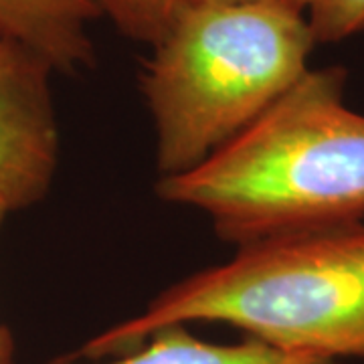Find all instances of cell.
I'll use <instances>...</instances> for the list:
<instances>
[{"mask_svg":"<svg viewBox=\"0 0 364 364\" xmlns=\"http://www.w3.org/2000/svg\"><path fill=\"white\" fill-rule=\"evenodd\" d=\"M342 67L308 69L253 124L156 195L205 213L237 247L364 219V116Z\"/></svg>","mask_w":364,"mask_h":364,"instance_id":"1","label":"cell"},{"mask_svg":"<svg viewBox=\"0 0 364 364\" xmlns=\"http://www.w3.org/2000/svg\"><path fill=\"white\" fill-rule=\"evenodd\" d=\"M217 322L275 348L364 360V223L279 235L172 284L146 310L87 340L75 358H114L154 332Z\"/></svg>","mask_w":364,"mask_h":364,"instance_id":"2","label":"cell"},{"mask_svg":"<svg viewBox=\"0 0 364 364\" xmlns=\"http://www.w3.org/2000/svg\"><path fill=\"white\" fill-rule=\"evenodd\" d=\"M318 45L291 0L184 2L140 75L158 176L205 162L279 100Z\"/></svg>","mask_w":364,"mask_h":364,"instance_id":"3","label":"cell"},{"mask_svg":"<svg viewBox=\"0 0 364 364\" xmlns=\"http://www.w3.org/2000/svg\"><path fill=\"white\" fill-rule=\"evenodd\" d=\"M53 67L0 39V203L26 210L49 195L61 158Z\"/></svg>","mask_w":364,"mask_h":364,"instance_id":"4","label":"cell"},{"mask_svg":"<svg viewBox=\"0 0 364 364\" xmlns=\"http://www.w3.org/2000/svg\"><path fill=\"white\" fill-rule=\"evenodd\" d=\"M100 16L97 0H0V39L39 55L53 71L77 73L95 61L90 26Z\"/></svg>","mask_w":364,"mask_h":364,"instance_id":"5","label":"cell"},{"mask_svg":"<svg viewBox=\"0 0 364 364\" xmlns=\"http://www.w3.org/2000/svg\"><path fill=\"white\" fill-rule=\"evenodd\" d=\"M47 364H81L73 356H61ZM93 364H340L275 348L267 342L247 338L237 344H213L196 338L186 326H168L154 332L138 348Z\"/></svg>","mask_w":364,"mask_h":364,"instance_id":"6","label":"cell"},{"mask_svg":"<svg viewBox=\"0 0 364 364\" xmlns=\"http://www.w3.org/2000/svg\"><path fill=\"white\" fill-rule=\"evenodd\" d=\"M116 28L134 41L156 45L170 23L182 9L184 0H97Z\"/></svg>","mask_w":364,"mask_h":364,"instance_id":"7","label":"cell"},{"mask_svg":"<svg viewBox=\"0 0 364 364\" xmlns=\"http://www.w3.org/2000/svg\"><path fill=\"white\" fill-rule=\"evenodd\" d=\"M306 14L316 43L338 41L364 33V0H291Z\"/></svg>","mask_w":364,"mask_h":364,"instance_id":"8","label":"cell"},{"mask_svg":"<svg viewBox=\"0 0 364 364\" xmlns=\"http://www.w3.org/2000/svg\"><path fill=\"white\" fill-rule=\"evenodd\" d=\"M9 215V210L4 208V205L0 203V227H2V221L4 217ZM14 356V338L13 332L6 328L4 324H0V364H13Z\"/></svg>","mask_w":364,"mask_h":364,"instance_id":"9","label":"cell"},{"mask_svg":"<svg viewBox=\"0 0 364 364\" xmlns=\"http://www.w3.org/2000/svg\"><path fill=\"white\" fill-rule=\"evenodd\" d=\"M184 2H193V4H203V2H210V4H237V2H259V0H184Z\"/></svg>","mask_w":364,"mask_h":364,"instance_id":"10","label":"cell"}]
</instances>
